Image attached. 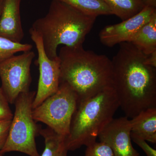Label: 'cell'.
<instances>
[{"mask_svg": "<svg viewBox=\"0 0 156 156\" xmlns=\"http://www.w3.org/2000/svg\"><path fill=\"white\" fill-rule=\"evenodd\" d=\"M96 18L58 0H52L47 14L36 20L31 28L41 37L45 53L53 59L58 57L59 45H83Z\"/></svg>", "mask_w": 156, "mask_h": 156, "instance_id": "3", "label": "cell"}, {"mask_svg": "<svg viewBox=\"0 0 156 156\" xmlns=\"http://www.w3.org/2000/svg\"><path fill=\"white\" fill-rule=\"evenodd\" d=\"M146 62L149 65L156 68V51L147 56Z\"/></svg>", "mask_w": 156, "mask_h": 156, "instance_id": "22", "label": "cell"}, {"mask_svg": "<svg viewBox=\"0 0 156 156\" xmlns=\"http://www.w3.org/2000/svg\"><path fill=\"white\" fill-rule=\"evenodd\" d=\"M131 133L146 141L156 143V107L140 112L131 119Z\"/></svg>", "mask_w": 156, "mask_h": 156, "instance_id": "12", "label": "cell"}, {"mask_svg": "<svg viewBox=\"0 0 156 156\" xmlns=\"http://www.w3.org/2000/svg\"><path fill=\"white\" fill-rule=\"evenodd\" d=\"M112 14L125 20L138 14L145 8L144 0H103Z\"/></svg>", "mask_w": 156, "mask_h": 156, "instance_id": "14", "label": "cell"}, {"mask_svg": "<svg viewBox=\"0 0 156 156\" xmlns=\"http://www.w3.org/2000/svg\"><path fill=\"white\" fill-rule=\"evenodd\" d=\"M39 134L44 138L45 147L40 156H68L65 144V137L58 135L50 128L41 127Z\"/></svg>", "mask_w": 156, "mask_h": 156, "instance_id": "15", "label": "cell"}, {"mask_svg": "<svg viewBox=\"0 0 156 156\" xmlns=\"http://www.w3.org/2000/svg\"><path fill=\"white\" fill-rule=\"evenodd\" d=\"M58 56L60 83H66L73 89L79 101L113 87L112 60L105 55L85 50L82 45L63 46Z\"/></svg>", "mask_w": 156, "mask_h": 156, "instance_id": "2", "label": "cell"}, {"mask_svg": "<svg viewBox=\"0 0 156 156\" xmlns=\"http://www.w3.org/2000/svg\"><path fill=\"white\" fill-rule=\"evenodd\" d=\"M11 120L0 121V151L2 149L5 144L9 135Z\"/></svg>", "mask_w": 156, "mask_h": 156, "instance_id": "21", "label": "cell"}, {"mask_svg": "<svg viewBox=\"0 0 156 156\" xmlns=\"http://www.w3.org/2000/svg\"><path fill=\"white\" fill-rule=\"evenodd\" d=\"M79 102L76 93L65 83H60L58 90L33 109L36 122H41L58 135L66 137Z\"/></svg>", "mask_w": 156, "mask_h": 156, "instance_id": "6", "label": "cell"}, {"mask_svg": "<svg viewBox=\"0 0 156 156\" xmlns=\"http://www.w3.org/2000/svg\"><path fill=\"white\" fill-rule=\"evenodd\" d=\"M35 56L34 51L29 50L0 63L1 87L10 104H14L20 94L30 92L31 65Z\"/></svg>", "mask_w": 156, "mask_h": 156, "instance_id": "7", "label": "cell"}, {"mask_svg": "<svg viewBox=\"0 0 156 156\" xmlns=\"http://www.w3.org/2000/svg\"><path fill=\"white\" fill-rule=\"evenodd\" d=\"M21 0H3L0 16V36L16 43L24 37L20 14Z\"/></svg>", "mask_w": 156, "mask_h": 156, "instance_id": "11", "label": "cell"}, {"mask_svg": "<svg viewBox=\"0 0 156 156\" xmlns=\"http://www.w3.org/2000/svg\"><path fill=\"white\" fill-rule=\"evenodd\" d=\"M3 155H2V154H0V156H4Z\"/></svg>", "mask_w": 156, "mask_h": 156, "instance_id": "25", "label": "cell"}, {"mask_svg": "<svg viewBox=\"0 0 156 156\" xmlns=\"http://www.w3.org/2000/svg\"><path fill=\"white\" fill-rule=\"evenodd\" d=\"M146 6L156 8V0H144Z\"/></svg>", "mask_w": 156, "mask_h": 156, "instance_id": "23", "label": "cell"}, {"mask_svg": "<svg viewBox=\"0 0 156 156\" xmlns=\"http://www.w3.org/2000/svg\"><path fill=\"white\" fill-rule=\"evenodd\" d=\"M120 107L113 87L80 101L73 115L69 134L65 138L68 151L96 142L98 135L113 119Z\"/></svg>", "mask_w": 156, "mask_h": 156, "instance_id": "4", "label": "cell"}, {"mask_svg": "<svg viewBox=\"0 0 156 156\" xmlns=\"http://www.w3.org/2000/svg\"><path fill=\"white\" fill-rule=\"evenodd\" d=\"M84 156H115L109 146L105 143L95 142L87 146Z\"/></svg>", "mask_w": 156, "mask_h": 156, "instance_id": "18", "label": "cell"}, {"mask_svg": "<svg viewBox=\"0 0 156 156\" xmlns=\"http://www.w3.org/2000/svg\"><path fill=\"white\" fill-rule=\"evenodd\" d=\"M2 2L3 0H0V16H1V12H2Z\"/></svg>", "mask_w": 156, "mask_h": 156, "instance_id": "24", "label": "cell"}, {"mask_svg": "<svg viewBox=\"0 0 156 156\" xmlns=\"http://www.w3.org/2000/svg\"><path fill=\"white\" fill-rule=\"evenodd\" d=\"M156 13V8L146 6L133 17L120 23L106 26L99 33L101 42L107 47H113L118 44L130 42Z\"/></svg>", "mask_w": 156, "mask_h": 156, "instance_id": "9", "label": "cell"}, {"mask_svg": "<svg viewBox=\"0 0 156 156\" xmlns=\"http://www.w3.org/2000/svg\"><path fill=\"white\" fill-rule=\"evenodd\" d=\"M87 15L97 17L111 15L110 9L103 0H58Z\"/></svg>", "mask_w": 156, "mask_h": 156, "instance_id": "16", "label": "cell"}, {"mask_svg": "<svg viewBox=\"0 0 156 156\" xmlns=\"http://www.w3.org/2000/svg\"><path fill=\"white\" fill-rule=\"evenodd\" d=\"M129 42L146 55L156 51V13Z\"/></svg>", "mask_w": 156, "mask_h": 156, "instance_id": "13", "label": "cell"}, {"mask_svg": "<svg viewBox=\"0 0 156 156\" xmlns=\"http://www.w3.org/2000/svg\"><path fill=\"white\" fill-rule=\"evenodd\" d=\"M131 140L140 147L145 152L147 156H156V151L151 147L144 139L135 135L133 133H131Z\"/></svg>", "mask_w": 156, "mask_h": 156, "instance_id": "20", "label": "cell"}, {"mask_svg": "<svg viewBox=\"0 0 156 156\" xmlns=\"http://www.w3.org/2000/svg\"><path fill=\"white\" fill-rule=\"evenodd\" d=\"M9 104L2 89L0 87V121L12 119L13 114Z\"/></svg>", "mask_w": 156, "mask_h": 156, "instance_id": "19", "label": "cell"}, {"mask_svg": "<svg viewBox=\"0 0 156 156\" xmlns=\"http://www.w3.org/2000/svg\"><path fill=\"white\" fill-rule=\"evenodd\" d=\"M131 122L128 117L113 119L98 135L101 142L111 148L115 156H140L131 142Z\"/></svg>", "mask_w": 156, "mask_h": 156, "instance_id": "10", "label": "cell"}, {"mask_svg": "<svg viewBox=\"0 0 156 156\" xmlns=\"http://www.w3.org/2000/svg\"><path fill=\"white\" fill-rule=\"evenodd\" d=\"M36 92L20 94L15 101V112L11 120L9 135L0 154L10 152L22 153L29 156H40L37 149L36 137L40 127L33 117V102Z\"/></svg>", "mask_w": 156, "mask_h": 156, "instance_id": "5", "label": "cell"}, {"mask_svg": "<svg viewBox=\"0 0 156 156\" xmlns=\"http://www.w3.org/2000/svg\"><path fill=\"white\" fill-rule=\"evenodd\" d=\"M32 48L31 44L16 43L0 36V63L16 53L31 50Z\"/></svg>", "mask_w": 156, "mask_h": 156, "instance_id": "17", "label": "cell"}, {"mask_svg": "<svg viewBox=\"0 0 156 156\" xmlns=\"http://www.w3.org/2000/svg\"><path fill=\"white\" fill-rule=\"evenodd\" d=\"M29 33L37 51L35 62L40 73L37 90L33 102L34 109L58 90L60 83V62L58 56L53 59L48 57L41 37L36 31L30 28Z\"/></svg>", "mask_w": 156, "mask_h": 156, "instance_id": "8", "label": "cell"}, {"mask_svg": "<svg viewBox=\"0 0 156 156\" xmlns=\"http://www.w3.org/2000/svg\"><path fill=\"white\" fill-rule=\"evenodd\" d=\"M119 44L112 60L113 87L120 107L131 119L156 107V68L148 65L147 55L130 42Z\"/></svg>", "mask_w": 156, "mask_h": 156, "instance_id": "1", "label": "cell"}]
</instances>
